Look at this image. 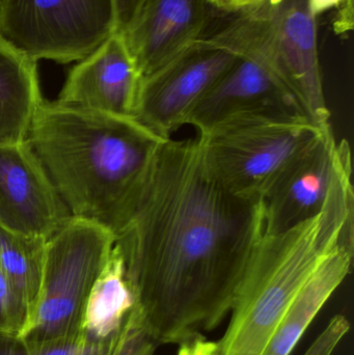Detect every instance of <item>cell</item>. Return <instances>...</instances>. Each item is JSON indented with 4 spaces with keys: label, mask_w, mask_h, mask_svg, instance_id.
Instances as JSON below:
<instances>
[{
    "label": "cell",
    "mask_w": 354,
    "mask_h": 355,
    "mask_svg": "<svg viewBox=\"0 0 354 355\" xmlns=\"http://www.w3.org/2000/svg\"><path fill=\"white\" fill-rule=\"evenodd\" d=\"M47 242L39 236L15 233L0 227V268L24 300L30 319L43 281Z\"/></svg>",
    "instance_id": "cell-17"
},
{
    "label": "cell",
    "mask_w": 354,
    "mask_h": 355,
    "mask_svg": "<svg viewBox=\"0 0 354 355\" xmlns=\"http://www.w3.org/2000/svg\"><path fill=\"white\" fill-rule=\"evenodd\" d=\"M43 101L37 62L0 35V146L28 139Z\"/></svg>",
    "instance_id": "cell-16"
},
{
    "label": "cell",
    "mask_w": 354,
    "mask_h": 355,
    "mask_svg": "<svg viewBox=\"0 0 354 355\" xmlns=\"http://www.w3.org/2000/svg\"><path fill=\"white\" fill-rule=\"evenodd\" d=\"M27 141L72 216L116 238L166 139L130 116L44 100Z\"/></svg>",
    "instance_id": "cell-2"
},
{
    "label": "cell",
    "mask_w": 354,
    "mask_h": 355,
    "mask_svg": "<svg viewBox=\"0 0 354 355\" xmlns=\"http://www.w3.org/2000/svg\"><path fill=\"white\" fill-rule=\"evenodd\" d=\"M263 234V200L227 188L199 139H166L116 241L145 333L181 346L215 329Z\"/></svg>",
    "instance_id": "cell-1"
},
{
    "label": "cell",
    "mask_w": 354,
    "mask_h": 355,
    "mask_svg": "<svg viewBox=\"0 0 354 355\" xmlns=\"http://www.w3.org/2000/svg\"><path fill=\"white\" fill-rule=\"evenodd\" d=\"M351 152L347 139L338 143L330 129L299 154L264 196V234L285 231L317 215Z\"/></svg>",
    "instance_id": "cell-11"
},
{
    "label": "cell",
    "mask_w": 354,
    "mask_h": 355,
    "mask_svg": "<svg viewBox=\"0 0 354 355\" xmlns=\"http://www.w3.org/2000/svg\"><path fill=\"white\" fill-rule=\"evenodd\" d=\"M143 76L121 31L79 60L57 102L102 114L134 118Z\"/></svg>",
    "instance_id": "cell-12"
},
{
    "label": "cell",
    "mask_w": 354,
    "mask_h": 355,
    "mask_svg": "<svg viewBox=\"0 0 354 355\" xmlns=\"http://www.w3.org/2000/svg\"><path fill=\"white\" fill-rule=\"evenodd\" d=\"M114 1L118 29L122 31L136 12L141 0H114Z\"/></svg>",
    "instance_id": "cell-23"
},
{
    "label": "cell",
    "mask_w": 354,
    "mask_h": 355,
    "mask_svg": "<svg viewBox=\"0 0 354 355\" xmlns=\"http://www.w3.org/2000/svg\"><path fill=\"white\" fill-rule=\"evenodd\" d=\"M135 311L122 252L114 243L85 306L79 355H114Z\"/></svg>",
    "instance_id": "cell-14"
},
{
    "label": "cell",
    "mask_w": 354,
    "mask_h": 355,
    "mask_svg": "<svg viewBox=\"0 0 354 355\" xmlns=\"http://www.w3.org/2000/svg\"><path fill=\"white\" fill-rule=\"evenodd\" d=\"M354 237L353 157L341 164L319 213L290 229L263 234L212 355H262L281 319L322 261Z\"/></svg>",
    "instance_id": "cell-3"
},
{
    "label": "cell",
    "mask_w": 354,
    "mask_h": 355,
    "mask_svg": "<svg viewBox=\"0 0 354 355\" xmlns=\"http://www.w3.org/2000/svg\"><path fill=\"white\" fill-rule=\"evenodd\" d=\"M0 355H31L30 348L20 335L0 333Z\"/></svg>",
    "instance_id": "cell-22"
},
{
    "label": "cell",
    "mask_w": 354,
    "mask_h": 355,
    "mask_svg": "<svg viewBox=\"0 0 354 355\" xmlns=\"http://www.w3.org/2000/svg\"><path fill=\"white\" fill-rule=\"evenodd\" d=\"M72 218L28 141L0 146V227L49 240Z\"/></svg>",
    "instance_id": "cell-9"
},
{
    "label": "cell",
    "mask_w": 354,
    "mask_h": 355,
    "mask_svg": "<svg viewBox=\"0 0 354 355\" xmlns=\"http://www.w3.org/2000/svg\"><path fill=\"white\" fill-rule=\"evenodd\" d=\"M344 8L340 12V18L336 22L337 33H342L348 29H353V0L343 2Z\"/></svg>",
    "instance_id": "cell-25"
},
{
    "label": "cell",
    "mask_w": 354,
    "mask_h": 355,
    "mask_svg": "<svg viewBox=\"0 0 354 355\" xmlns=\"http://www.w3.org/2000/svg\"><path fill=\"white\" fill-rule=\"evenodd\" d=\"M237 58L224 50L195 45L159 72L143 78L134 119L158 137L172 139Z\"/></svg>",
    "instance_id": "cell-8"
},
{
    "label": "cell",
    "mask_w": 354,
    "mask_h": 355,
    "mask_svg": "<svg viewBox=\"0 0 354 355\" xmlns=\"http://www.w3.org/2000/svg\"><path fill=\"white\" fill-rule=\"evenodd\" d=\"M346 0H309L310 8L316 17L333 8H338Z\"/></svg>",
    "instance_id": "cell-27"
},
{
    "label": "cell",
    "mask_w": 354,
    "mask_h": 355,
    "mask_svg": "<svg viewBox=\"0 0 354 355\" xmlns=\"http://www.w3.org/2000/svg\"><path fill=\"white\" fill-rule=\"evenodd\" d=\"M354 257V237L335 248L308 279L274 329L262 355H290L333 294L345 281Z\"/></svg>",
    "instance_id": "cell-15"
},
{
    "label": "cell",
    "mask_w": 354,
    "mask_h": 355,
    "mask_svg": "<svg viewBox=\"0 0 354 355\" xmlns=\"http://www.w3.org/2000/svg\"><path fill=\"white\" fill-rule=\"evenodd\" d=\"M214 21L197 45L265 64L289 87L308 118L330 128L318 52L317 17L309 0H262Z\"/></svg>",
    "instance_id": "cell-4"
},
{
    "label": "cell",
    "mask_w": 354,
    "mask_h": 355,
    "mask_svg": "<svg viewBox=\"0 0 354 355\" xmlns=\"http://www.w3.org/2000/svg\"><path fill=\"white\" fill-rule=\"evenodd\" d=\"M31 355H79L80 354V337L60 338L41 343L29 344Z\"/></svg>",
    "instance_id": "cell-21"
},
{
    "label": "cell",
    "mask_w": 354,
    "mask_h": 355,
    "mask_svg": "<svg viewBox=\"0 0 354 355\" xmlns=\"http://www.w3.org/2000/svg\"><path fill=\"white\" fill-rule=\"evenodd\" d=\"M116 241L108 230L75 217L48 240L39 298L21 335L27 343L79 335L89 294Z\"/></svg>",
    "instance_id": "cell-6"
},
{
    "label": "cell",
    "mask_w": 354,
    "mask_h": 355,
    "mask_svg": "<svg viewBox=\"0 0 354 355\" xmlns=\"http://www.w3.org/2000/svg\"><path fill=\"white\" fill-rule=\"evenodd\" d=\"M261 1L262 0H208L215 10L224 14L240 12Z\"/></svg>",
    "instance_id": "cell-24"
},
{
    "label": "cell",
    "mask_w": 354,
    "mask_h": 355,
    "mask_svg": "<svg viewBox=\"0 0 354 355\" xmlns=\"http://www.w3.org/2000/svg\"><path fill=\"white\" fill-rule=\"evenodd\" d=\"M330 129L305 116L259 114L222 121L197 139L208 164L227 188L263 200L281 173Z\"/></svg>",
    "instance_id": "cell-5"
},
{
    "label": "cell",
    "mask_w": 354,
    "mask_h": 355,
    "mask_svg": "<svg viewBox=\"0 0 354 355\" xmlns=\"http://www.w3.org/2000/svg\"><path fill=\"white\" fill-rule=\"evenodd\" d=\"M178 355H211L210 344L207 340L201 339L180 346Z\"/></svg>",
    "instance_id": "cell-26"
},
{
    "label": "cell",
    "mask_w": 354,
    "mask_h": 355,
    "mask_svg": "<svg viewBox=\"0 0 354 355\" xmlns=\"http://www.w3.org/2000/svg\"><path fill=\"white\" fill-rule=\"evenodd\" d=\"M116 31L114 0H0V35L35 62H79Z\"/></svg>",
    "instance_id": "cell-7"
},
{
    "label": "cell",
    "mask_w": 354,
    "mask_h": 355,
    "mask_svg": "<svg viewBox=\"0 0 354 355\" xmlns=\"http://www.w3.org/2000/svg\"><path fill=\"white\" fill-rule=\"evenodd\" d=\"M259 114L308 118L276 73L253 58H238L191 112L187 125L202 133L229 119Z\"/></svg>",
    "instance_id": "cell-13"
},
{
    "label": "cell",
    "mask_w": 354,
    "mask_h": 355,
    "mask_svg": "<svg viewBox=\"0 0 354 355\" xmlns=\"http://www.w3.org/2000/svg\"><path fill=\"white\" fill-rule=\"evenodd\" d=\"M157 346L145 333L135 312L114 355H154Z\"/></svg>",
    "instance_id": "cell-19"
},
{
    "label": "cell",
    "mask_w": 354,
    "mask_h": 355,
    "mask_svg": "<svg viewBox=\"0 0 354 355\" xmlns=\"http://www.w3.org/2000/svg\"><path fill=\"white\" fill-rule=\"evenodd\" d=\"M351 329L348 319L337 315L303 355H333Z\"/></svg>",
    "instance_id": "cell-20"
},
{
    "label": "cell",
    "mask_w": 354,
    "mask_h": 355,
    "mask_svg": "<svg viewBox=\"0 0 354 355\" xmlns=\"http://www.w3.org/2000/svg\"><path fill=\"white\" fill-rule=\"evenodd\" d=\"M215 10L208 0H141L122 33L143 78L195 47L215 20Z\"/></svg>",
    "instance_id": "cell-10"
},
{
    "label": "cell",
    "mask_w": 354,
    "mask_h": 355,
    "mask_svg": "<svg viewBox=\"0 0 354 355\" xmlns=\"http://www.w3.org/2000/svg\"><path fill=\"white\" fill-rule=\"evenodd\" d=\"M28 308L0 268V333L22 335L28 327Z\"/></svg>",
    "instance_id": "cell-18"
}]
</instances>
